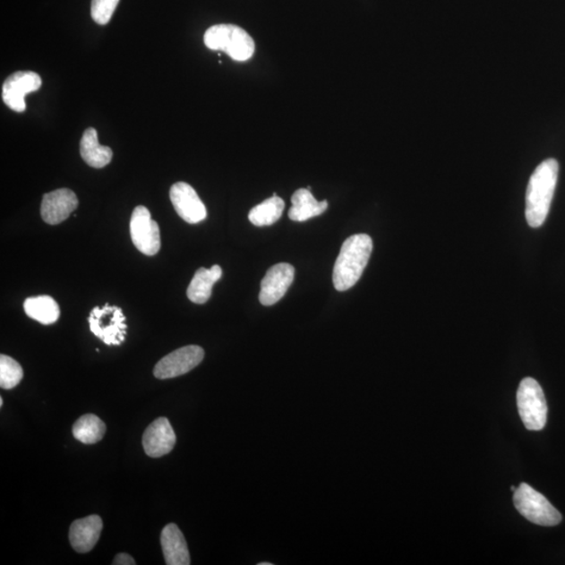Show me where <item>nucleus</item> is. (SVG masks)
Segmentation results:
<instances>
[{"label":"nucleus","mask_w":565,"mask_h":565,"mask_svg":"<svg viewBox=\"0 0 565 565\" xmlns=\"http://www.w3.org/2000/svg\"><path fill=\"white\" fill-rule=\"evenodd\" d=\"M518 407L526 430L542 431L548 417L544 390L533 378L521 381L518 390Z\"/></svg>","instance_id":"nucleus-5"},{"label":"nucleus","mask_w":565,"mask_h":565,"mask_svg":"<svg viewBox=\"0 0 565 565\" xmlns=\"http://www.w3.org/2000/svg\"><path fill=\"white\" fill-rule=\"evenodd\" d=\"M204 358V350L200 346L180 347L161 358L155 365L154 376L158 380H170L186 374L201 364Z\"/></svg>","instance_id":"nucleus-8"},{"label":"nucleus","mask_w":565,"mask_h":565,"mask_svg":"<svg viewBox=\"0 0 565 565\" xmlns=\"http://www.w3.org/2000/svg\"><path fill=\"white\" fill-rule=\"evenodd\" d=\"M79 201L70 189H59L43 196L41 203L42 219L47 225L57 226L77 210Z\"/></svg>","instance_id":"nucleus-12"},{"label":"nucleus","mask_w":565,"mask_h":565,"mask_svg":"<svg viewBox=\"0 0 565 565\" xmlns=\"http://www.w3.org/2000/svg\"><path fill=\"white\" fill-rule=\"evenodd\" d=\"M170 200L180 218L190 225L207 219V208L189 184L180 182L173 184Z\"/></svg>","instance_id":"nucleus-10"},{"label":"nucleus","mask_w":565,"mask_h":565,"mask_svg":"<svg viewBox=\"0 0 565 565\" xmlns=\"http://www.w3.org/2000/svg\"><path fill=\"white\" fill-rule=\"evenodd\" d=\"M285 208L282 198L276 194L252 209L248 219L256 227L272 226L281 218Z\"/></svg>","instance_id":"nucleus-21"},{"label":"nucleus","mask_w":565,"mask_h":565,"mask_svg":"<svg viewBox=\"0 0 565 565\" xmlns=\"http://www.w3.org/2000/svg\"><path fill=\"white\" fill-rule=\"evenodd\" d=\"M513 501L518 511L533 524L552 526L561 523V512L546 500L545 496L526 483L515 490Z\"/></svg>","instance_id":"nucleus-4"},{"label":"nucleus","mask_w":565,"mask_h":565,"mask_svg":"<svg viewBox=\"0 0 565 565\" xmlns=\"http://www.w3.org/2000/svg\"><path fill=\"white\" fill-rule=\"evenodd\" d=\"M295 271V267L288 263L270 267L261 282V304L264 306H272L281 300L294 282Z\"/></svg>","instance_id":"nucleus-11"},{"label":"nucleus","mask_w":565,"mask_h":565,"mask_svg":"<svg viewBox=\"0 0 565 565\" xmlns=\"http://www.w3.org/2000/svg\"><path fill=\"white\" fill-rule=\"evenodd\" d=\"M81 157L85 163L97 169L107 167L113 159V150L107 146L100 145L95 128H87L80 142Z\"/></svg>","instance_id":"nucleus-16"},{"label":"nucleus","mask_w":565,"mask_h":565,"mask_svg":"<svg viewBox=\"0 0 565 565\" xmlns=\"http://www.w3.org/2000/svg\"><path fill=\"white\" fill-rule=\"evenodd\" d=\"M166 564L190 565L191 558L184 534L175 524L164 527L160 536Z\"/></svg>","instance_id":"nucleus-15"},{"label":"nucleus","mask_w":565,"mask_h":565,"mask_svg":"<svg viewBox=\"0 0 565 565\" xmlns=\"http://www.w3.org/2000/svg\"><path fill=\"white\" fill-rule=\"evenodd\" d=\"M293 208L289 210L290 220L303 222L326 212L328 201L319 202L309 189H300L291 198Z\"/></svg>","instance_id":"nucleus-17"},{"label":"nucleus","mask_w":565,"mask_h":565,"mask_svg":"<svg viewBox=\"0 0 565 565\" xmlns=\"http://www.w3.org/2000/svg\"><path fill=\"white\" fill-rule=\"evenodd\" d=\"M512 492H514L515 490H517V488H515L514 486L511 487Z\"/></svg>","instance_id":"nucleus-27"},{"label":"nucleus","mask_w":565,"mask_h":565,"mask_svg":"<svg viewBox=\"0 0 565 565\" xmlns=\"http://www.w3.org/2000/svg\"><path fill=\"white\" fill-rule=\"evenodd\" d=\"M24 312L42 325H52L60 316L58 303L52 296L39 295L29 297L23 304Z\"/></svg>","instance_id":"nucleus-19"},{"label":"nucleus","mask_w":565,"mask_h":565,"mask_svg":"<svg viewBox=\"0 0 565 565\" xmlns=\"http://www.w3.org/2000/svg\"><path fill=\"white\" fill-rule=\"evenodd\" d=\"M107 432V425L96 415L87 414L76 421L73 427V437L83 444L100 442Z\"/></svg>","instance_id":"nucleus-20"},{"label":"nucleus","mask_w":565,"mask_h":565,"mask_svg":"<svg viewBox=\"0 0 565 565\" xmlns=\"http://www.w3.org/2000/svg\"><path fill=\"white\" fill-rule=\"evenodd\" d=\"M119 2L120 0H92L90 9L92 20L105 26L113 17Z\"/></svg>","instance_id":"nucleus-23"},{"label":"nucleus","mask_w":565,"mask_h":565,"mask_svg":"<svg viewBox=\"0 0 565 565\" xmlns=\"http://www.w3.org/2000/svg\"><path fill=\"white\" fill-rule=\"evenodd\" d=\"M273 563L270 562H262V563H259V565H272Z\"/></svg>","instance_id":"nucleus-25"},{"label":"nucleus","mask_w":565,"mask_h":565,"mask_svg":"<svg viewBox=\"0 0 565 565\" xmlns=\"http://www.w3.org/2000/svg\"><path fill=\"white\" fill-rule=\"evenodd\" d=\"M204 45L227 53L235 61H247L254 53V41L245 30L234 24H217L204 34Z\"/></svg>","instance_id":"nucleus-3"},{"label":"nucleus","mask_w":565,"mask_h":565,"mask_svg":"<svg viewBox=\"0 0 565 565\" xmlns=\"http://www.w3.org/2000/svg\"><path fill=\"white\" fill-rule=\"evenodd\" d=\"M372 251V241L369 235H353L344 242L333 270L335 289L346 291L359 281Z\"/></svg>","instance_id":"nucleus-2"},{"label":"nucleus","mask_w":565,"mask_h":565,"mask_svg":"<svg viewBox=\"0 0 565 565\" xmlns=\"http://www.w3.org/2000/svg\"><path fill=\"white\" fill-rule=\"evenodd\" d=\"M0 406H2V407L4 406V400H3V398H2V399H0Z\"/></svg>","instance_id":"nucleus-26"},{"label":"nucleus","mask_w":565,"mask_h":565,"mask_svg":"<svg viewBox=\"0 0 565 565\" xmlns=\"http://www.w3.org/2000/svg\"><path fill=\"white\" fill-rule=\"evenodd\" d=\"M130 235L133 244L146 256H155L160 250V231L157 221L145 207H136L130 220Z\"/></svg>","instance_id":"nucleus-7"},{"label":"nucleus","mask_w":565,"mask_h":565,"mask_svg":"<svg viewBox=\"0 0 565 565\" xmlns=\"http://www.w3.org/2000/svg\"><path fill=\"white\" fill-rule=\"evenodd\" d=\"M558 173L557 160L549 158L532 174L526 195V219L533 228L542 227L549 215Z\"/></svg>","instance_id":"nucleus-1"},{"label":"nucleus","mask_w":565,"mask_h":565,"mask_svg":"<svg viewBox=\"0 0 565 565\" xmlns=\"http://www.w3.org/2000/svg\"><path fill=\"white\" fill-rule=\"evenodd\" d=\"M90 331L107 346H120L127 335L126 316L119 307H95L89 318Z\"/></svg>","instance_id":"nucleus-6"},{"label":"nucleus","mask_w":565,"mask_h":565,"mask_svg":"<svg viewBox=\"0 0 565 565\" xmlns=\"http://www.w3.org/2000/svg\"><path fill=\"white\" fill-rule=\"evenodd\" d=\"M222 277V270L219 265H214L212 269H200L196 271L193 279L189 285V300L195 304H204L212 295V289L217 281Z\"/></svg>","instance_id":"nucleus-18"},{"label":"nucleus","mask_w":565,"mask_h":565,"mask_svg":"<svg viewBox=\"0 0 565 565\" xmlns=\"http://www.w3.org/2000/svg\"><path fill=\"white\" fill-rule=\"evenodd\" d=\"M113 564L115 565H134L136 564L134 559L126 554V552H120V554H117L115 558V561H113Z\"/></svg>","instance_id":"nucleus-24"},{"label":"nucleus","mask_w":565,"mask_h":565,"mask_svg":"<svg viewBox=\"0 0 565 565\" xmlns=\"http://www.w3.org/2000/svg\"><path fill=\"white\" fill-rule=\"evenodd\" d=\"M176 444V434L170 421L160 417L150 425L142 436V446L146 455L151 458H160L170 453Z\"/></svg>","instance_id":"nucleus-13"},{"label":"nucleus","mask_w":565,"mask_h":565,"mask_svg":"<svg viewBox=\"0 0 565 565\" xmlns=\"http://www.w3.org/2000/svg\"><path fill=\"white\" fill-rule=\"evenodd\" d=\"M42 84L39 73L34 72H17L11 74L3 85V100L16 113H23L27 108L24 97L28 93L39 90Z\"/></svg>","instance_id":"nucleus-9"},{"label":"nucleus","mask_w":565,"mask_h":565,"mask_svg":"<svg viewBox=\"0 0 565 565\" xmlns=\"http://www.w3.org/2000/svg\"><path fill=\"white\" fill-rule=\"evenodd\" d=\"M23 378L21 365L15 359L3 355L0 356V387L4 390H12L21 383Z\"/></svg>","instance_id":"nucleus-22"},{"label":"nucleus","mask_w":565,"mask_h":565,"mask_svg":"<svg viewBox=\"0 0 565 565\" xmlns=\"http://www.w3.org/2000/svg\"><path fill=\"white\" fill-rule=\"evenodd\" d=\"M103 529V520L98 515L73 521L70 529L73 549L81 554L90 552L98 542Z\"/></svg>","instance_id":"nucleus-14"}]
</instances>
